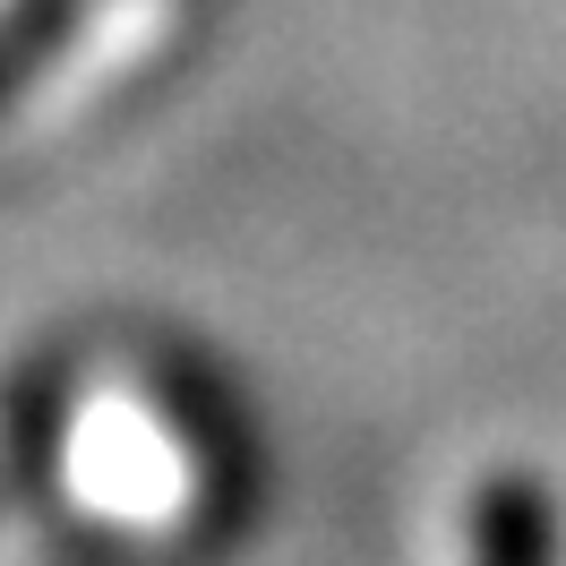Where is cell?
<instances>
[{"instance_id":"cell-1","label":"cell","mask_w":566,"mask_h":566,"mask_svg":"<svg viewBox=\"0 0 566 566\" xmlns=\"http://www.w3.org/2000/svg\"><path fill=\"white\" fill-rule=\"evenodd\" d=\"M472 566H558V506L541 472H490L472 497Z\"/></svg>"},{"instance_id":"cell-2","label":"cell","mask_w":566,"mask_h":566,"mask_svg":"<svg viewBox=\"0 0 566 566\" xmlns=\"http://www.w3.org/2000/svg\"><path fill=\"white\" fill-rule=\"evenodd\" d=\"M86 27V0H9L0 9V112L18 104Z\"/></svg>"}]
</instances>
